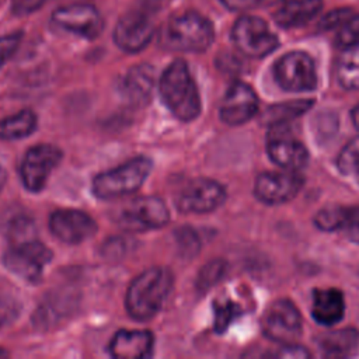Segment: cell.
Instances as JSON below:
<instances>
[{
    "label": "cell",
    "mask_w": 359,
    "mask_h": 359,
    "mask_svg": "<svg viewBox=\"0 0 359 359\" xmlns=\"http://www.w3.org/2000/svg\"><path fill=\"white\" fill-rule=\"evenodd\" d=\"M231 38L236 48L250 57H264L279 45L278 36L269 29L266 21L255 15L240 17L233 25Z\"/></svg>",
    "instance_id": "obj_8"
},
{
    "label": "cell",
    "mask_w": 359,
    "mask_h": 359,
    "mask_svg": "<svg viewBox=\"0 0 359 359\" xmlns=\"http://www.w3.org/2000/svg\"><path fill=\"white\" fill-rule=\"evenodd\" d=\"M213 39L212 22L195 11L172 17L160 35L164 48L180 52H203L212 45Z\"/></svg>",
    "instance_id": "obj_3"
},
{
    "label": "cell",
    "mask_w": 359,
    "mask_h": 359,
    "mask_svg": "<svg viewBox=\"0 0 359 359\" xmlns=\"http://www.w3.org/2000/svg\"><path fill=\"white\" fill-rule=\"evenodd\" d=\"M229 10L241 11L255 7L261 0H220Z\"/></svg>",
    "instance_id": "obj_36"
},
{
    "label": "cell",
    "mask_w": 359,
    "mask_h": 359,
    "mask_svg": "<svg viewBox=\"0 0 359 359\" xmlns=\"http://www.w3.org/2000/svg\"><path fill=\"white\" fill-rule=\"evenodd\" d=\"M258 111V97L255 91L245 83L237 81L227 90L222 105L220 119L230 125L238 126L250 121Z\"/></svg>",
    "instance_id": "obj_16"
},
{
    "label": "cell",
    "mask_w": 359,
    "mask_h": 359,
    "mask_svg": "<svg viewBox=\"0 0 359 359\" xmlns=\"http://www.w3.org/2000/svg\"><path fill=\"white\" fill-rule=\"evenodd\" d=\"M276 83L285 91L303 93L317 87L316 65L310 55L302 50L285 53L273 67Z\"/></svg>",
    "instance_id": "obj_9"
},
{
    "label": "cell",
    "mask_w": 359,
    "mask_h": 359,
    "mask_svg": "<svg viewBox=\"0 0 359 359\" xmlns=\"http://www.w3.org/2000/svg\"><path fill=\"white\" fill-rule=\"evenodd\" d=\"M109 353L121 359H143L153 353V334L147 330H121L109 342Z\"/></svg>",
    "instance_id": "obj_18"
},
{
    "label": "cell",
    "mask_w": 359,
    "mask_h": 359,
    "mask_svg": "<svg viewBox=\"0 0 359 359\" xmlns=\"http://www.w3.org/2000/svg\"><path fill=\"white\" fill-rule=\"evenodd\" d=\"M154 76H153V67L149 65H139L133 66L125 80H123V91L128 95V98L133 102L146 104L150 98L151 90H153Z\"/></svg>",
    "instance_id": "obj_21"
},
{
    "label": "cell",
    "mask_w": 359,
    "mask_h": 359,
    "mask_svg": "<svg viewBox=\"0 0 359 359\" xmlns=\"http://www.w3.org/2000/svg\"><path fill=\"white\" fill-rule=\"evenodd\" d=\"M34 237H36V230L31 219L21 216L14 219V222L10 224V229H8L10 243H18V241H24Z\"/></svg>",
    "instance_id": "obj_30"
},
{
    "label": "cell",
    "mask_w": 359,
    "mask_h": 359,
    "mask_svg": "<svg viewBox=\"0 0 359 359\" xmlns=\"http://www.w3.org/2000/svg\"><path fill=\"white\" fill-rule=\"evenodd\" d=\"M226 199L224 188L209 178L191 181L180 194L178 209L182 213H209Z\"/></svg>",
    "instance_id": "obj_14"
},
{
    "label": "cell",
    "mask_w": 359,
    "mask_h": 359,
    "mask_svg": "<svg viewBox=\"0 0 359 359\" xmlns=\"http://www.w3.org/2000/svg\"><path fill=\"white\" fill-rule=\"evenodd\" d=\"M226 271V264L222 259H215L208 262L199 272L196 285L199 290H206L212 287L215 283L219 282V279L223 276Z\"/></svg>",
    "instance_id": "obj_27"
},
{
    "label": "cell",
    "mask_w": 359,
    "mask_h": 359,
    "mask_svg": "<svg viewBox=\"0 0 359 359\" xmlns=\"http://www.w3.org/2000/svg\"><path fill=\"white\" fill-rule=\"evenodd\" d=\"M52 234L67 244H79L97 231V223L87 213L77 209H59L49 217Z\"/></svg>",
    "instance_id": "obj_15"
},
{
    "label": "cell",
    "mask_w": 359,
    "mask_h": 359,
    "mask_svg": "<svg viewBox=\"0 0 359 359\" xmlns=\"http://www.w3.org/2000/svg\"><path fill=\"white\" fill-rule=\"evenodd\" d=\"M14 313H15V310H14V304L13 303L0 302V325L7 323V318L13 317Z\"/></svg>",
    "instance_id": "obj_37"
},
{
    "label": "cell",
    "mask_w": 359,
    "mask_h": 359,
    "mask_svg": "<svg viewBox=\"0 0 359 359\" xmlns=\"http://www.w3.org/2000/svg\"><path fill=\"white\" fill-rule=\"evenodd\" d=\"M50 259L52 251L34 237L18 243H10L8 250L4 252L3 262L10 272L25 282H36Z\"/></svg>",
    "instance_id": "obj_7"
},
{
    "label": "cell",
    "mask_w": 359,
    "mask_h": 359,
    "mask_svg": "<svg viewBox=\"0 0 359 359\" xmlns=\"http://www.w3.org/2000/svg\"><path fill=\"white\" fill-rule=\"evenodd\" d=\"M302 185L303 177L297 171H268L257 177L254 192L261 202L278 205L293 199Z\"/></svg>",
    "instance_id": "obj_12"
},
{
    "label": "cell",
    "mask_w": 359,
    "mask_h": 359,
    "mask_svg": "<svg viewBox=\"0 0 359 359\" xmlns=\"http://www.w3.org/2000/svg\"><path fill=\"white\" fill-rule=\"evenodd\" d=\"M170 220L165 202L157 196H140L121 206L115 222L126 231H146L160 229Z\"/></svg>",
    "instance_id": "obj_6"
},
{
    "label": "cell",
    "mask_w": 359,
    "mask_h": 359,
    "mask_svg": "<svg viewBox=\"0 0 359 359\" xmlns=\"http://www.w3.org/2000/svg\"><path fill=\"white\" fill-rule=\"evenodd\" d=\"M21 32L0 36V67L13 56L21 42Z\"/></svg>",
    "instance_id": "obj_32"
},
{
    "label": "cell",
    "mask_w": 359,
    "mask_h": 359,
    "mask_svg": "<svg viewBox=\"0 0 359 359\" xmlns=\"http://www.w3.org/2000/svg\"><path fill=\"white\" fill-rule=\"evenodd\" d=\"M266 149L269 158L282 170L297 171L309 161V153L304 144L280 130L271 135Z\"/></svg>",
    "instance_id": "obj_17"
},
{
    "label": "cell",
    "mask_w": 359,
    "mask_h": 359,
    "mask_svg": "<svg viewBox=\"0 0 359 359\" xmlns=\"http://www.w3.org/2000/svg\"><path fill=\"white\" fill-rule=\"evenodd\" d=\"M160 94L165 107L184 122L194 121L201 112V97L195 80L182 59L171 62L160 79Z\"/></svg>",
    "instance_id": "obj_2"
},
{
    "label": "cell",
    "mask_w": 359,
    "mask_h": 359,
    "mask_svg": "<svg viewBox=\"0 0 359 359\" xmlns=\"http://www.w3.org/2000/svg\"><path fill=\"white\" fill-rule=\"evenodd\" d=\"M45 1L46 0H13L11 11L14 15L24 17V15H28V14L36 11L38 8H41Z\"/></svg>",
    "instance_id": "obj_34"
},
{
    "label": "cell",
    "mask_w": 359,
    "mask_h": 359,
    "mask_svg": "<svg viewBox=\"0 0 359 359\" xmlns=\"http://www.w3.org/2000/svg\"><path fill=\"white\" fill-rule=\"evenodd\" d=\"M238 309L233 302L226 303H216L215 304V330L217 332H223L233 318L237 316Z\"/></svg>",
    "instance_id": "obj_31"
},
{
    "label": "cell",
    "mask_w": 359,
    "mask_h": 359,
    "mask_svg": "<svg viewBox=\"0 0 359 359\" xmlns=\"http://www.w3.org/2000/svg\"><path fill=\"white\" fill-rule=\"evenodd\" d=\"M311 105L310 101H294L290 104L275 105L273 108L268 109V122L271 125H283L286 119H293L303 114Z\"/></svg>",
    "instance_id": "obj_26"
},
{
    "label": "cell",
    "mask_w": 359,
    "mask_h": 359,
    "mask_svg": "<svg viewBox=\"0 0 359 359\" xmlns=\"http://www.w3.org/2000/svg\"><path fill=\"white\" fill-rule=\"evenodd\" d=\"M337 43L341 48H348L359 43V14L351 15L337 34Z\"/></svg>",
    "instance_id": "obj_28"
},
{
    "label": "cell",
    "mask_w": 359,
    "mask_h": 359,
    "mask_svg": "<svg viewBox=\"0 0 359 359\" xmlns=\"http://www.w3.org/2000/svg\"><path fill=\"white\" fill-rule=\"evenodd\" d=\"M353 175L356 177V180H358V182H359V164H358V167L355 168V172H353Z\"/></svg>",
    "instance_id": "obj_40"
},
{
    "label": "cell",
    "mask_w": 359,
    "mask_h": 359,
    "mask_svg": "<svg viewBox=\"0 0 359 359\" xmlns=\"http://www.w3.org/2000/svg\"><path fill=\"white\" fill-rule=\"evenodd\" d=\"M323 8V0H285L273 20L282 28H297L310 22Z\"/></svg>",
    "instance_id": "obj_20"
},
{
    "label": "cell",
    "mask_w": 359,
    "mask_h": 359,
    "mask_svg": "<svg viewBox=\"0 0 359 359\" xmlns=\"http://www.w3.org/2000/svg\"><path fill=\"white\" fill-rule=\"evenodd\" d=\"M352 208L345 206H328L317 212L314 216V224L324 230L332 231L337 229H344L352 215Z\"/></svg>",
    "instance_id": "obj_25"
},
{
    "label": "cell",
    "mask_w": 359,
    "mask_h": 359,
    "mask_svg": "<svg viewBox=\"0 0 359 359\" xmlns=\"http://www.w3.org/2000/svg\"><path fill=\"white\" fill-rule=\"evenodd\" d=\"M6 177H7V174H6V168H4L3 161H1V158H0V191H1L3 185H4V182H6Z\"/></svg>",
    "instance_id": "obj_38"
},
{
    "label": "cell",
    "mask_w": 359,
    "mask_h": 359,
    "mask_svg": "<svg viewBox=\"0 0 359 359\" xmlns=\"http://www.w3.org/2000/svg\"><path fill=\"white\" fill-rule=\"evenodd\" d=\"M174 278L170 269L154 266L142 272L126 292V310L136 321H146L156 316L172 289Z\"/></svg>",
    "instance_id": "obj_1"
},
{
    "label": "cell",
    "mask_w": 359,
    "mask_h": 359,
    "mask_svg": "<svg viewBox=\"0 0 359 359\" xmlns=\"http://www.w3.org/2000/svg\"><path fill=\"white\" fill-rule=\"evenodd\" d=\"M345 313V300L341 290L334 287L316 289L313 292V318L323 325L339 323Z\"/></svg>",
    "instance_id": "obj_19"
},
{
    "label": "cell",
    "mask_w": 359,
    "mask_h": 359,
    "mask_svg": "<svg viewBox=\"0 0 359 359\" xmlns=\"http://www.w3.org/2000/svg\"><path fill=\"white\" fill-rule=\"evenodd\" d=\"M346 236L353 243H359V209H353L352 215L344 227Z\"/></svg>",
    "instance_id": "obj_35"
},
{
    "label": "cell",
    "mask_w": 359,
    "mask_h": 359,
    "mask_svg": "<svg viewBox=\"0 0 359 359\" xmlns=\"http://www.w3.org/2000/svg\"><path fill=\"white\" fill-rule=\"evenodd\" d=\"M0 356H7V352H4L3 349H0Z\"/></svg>",
    "instance_id": "obj_41"
},
{
    "label": "cell",
    "mask_w": 359,
    "mask_h": 359,
    "mask_svg": "<svg viewBox=\"0 0 359 359\" xmlns=\"http://www.w3.org/2000/svg\"><path fill=\"white\" fill-rule=\"evenodd\" d=\"M36 115L31 109H22L15 115L0 119V139L14 140L29 136L36 129Z\"/></svg>",
    "instance_id": "obj_22"
},
{
    "label": "cell",
    "mask_w": 359,
    "mask_h": 359,
    "mask_svg": "<svg viewBox=\"0 0 359 359\" xmlns=\"http://www.w3.org/2000/svg\"><path fill=\"white\" fill-rule=\"evenodd\" d=\"M157 8L158 6L153 0H149L126 11L115 25V43L122 50L130 53L146 48L154 32L153 14Z\"/></svg>",
    "instance_id": "obj_5"
},
{
    "label": "cell",
    "mask_w": 359,
    "mask_h": 359,
    "mask_svg": "<svg viewBox=\"0 0 359 359\" xmlns=\"http://www.w3.org/2000/svg\"><path fill=\"white\" fill-rule=\"evenodd\" d=\"M337 77L345 90H359V43L344 48L337 63Z\"/></svg>",
    "instance_id": "obj_23"
},
{
    "label": "cell",
    "mask_w": 359,
    "mask_h": 359,
    "mask_svg": "<svg viewBox=\"0 0 359 359\" xmlns=\"http://www.w3.org/2000/svg\"><path fill=\"white\" fill-rule=\"evenodd\" d=\"M337 164L341 172L346 175H353L355 168L359 164V137H356L345 146V149L341 151L338 157Z\"/></svg>",
    "instance_id": "obj_29"
},
{
    "label": "cell",
    "mask_w": 359,
    "mask_h": 359,
    "mask_svg": "<svg viewBox=\"0 0 359 359\" xmlns=\"http://www.w3.org/2000/svg\"><path fill=\"white\" fill-rule=\"evenodd\" d=\"M262 331L275 342L292 344L302 334V316L297 307L287 299L275 300L264 313Z\"/></svg>",
    "instance_id": "obj_10"
},
{
    "label": "cell",
    "mask_w": 359,
    "mask_h": 359,
    "mask_svg": "<svg viewBox=\"0 0 359 359\" xmlns=\"http://www.w3.org/2000/svg\"><path fill=\"white\" fill-rule=\"evenodd\" d=\"M351 15H353V10L348 8V7H342V8H337L330 11L320 22V27L323 29H332V28H339Z\"/></svg>",
    "instance_id": "obj_33"
},
{
    "label": "cell",
    "mask_w": 359,
    "mask_h": 359,
    "mask_svg": "<svg viewBox=\"0 0 359 359\" xmlns=\"http://www.w3.org/2000/svg\"><path fill=\"white\" fill-rule=\"evenodd\" d=\"M151 171V160L139 156L93 180V194L100 199H115L139 189Z\"/></svg>",
    "instance_id": "obj_4"
},
{
    "label": "cell",
    "mask_w": 359,
    "mask_h": 359,
    "mask_svg": "<svg viewBox=\"0 0 359 359\" xmlns=\"http://www.w3.org/2000/svg\"><path fill=\"white\" fill-rule=\"evenodd\" d=\"M352 121H353L355 128L359 130V105L352 111Z\"/></svg>",
    "instance_id": "obj_39"
},
{
    "label": "cell",
    "mask_w": 359,
    "mask_h": 359,
    "mask_svg": "<svg viewBox=\"0 0 359 359\" xmlns=\"http://www.w3.org/2000/svg\"><path fill=\"white\" fill-rule=\"evenodd\" d=\"M271 3H283L285 0H269Z\"/></svg>",
    "instance_id": "obj_42"
},
{
    "label": "cell",
    "mask_w": 359,
    "mask_h": 359,
    "mask_svg": "<svg viewBox=\"0 0 359 359\" xmlns=\"http://www.w3.org/2000/svg\"><path fill=\"white\" fill-rule=\"evenodd\" d=\"M359 341L358 331L352 328L334 330L321 335L318 344L324 353L331 356H341L351 352Z\"/></svg>",
    "instance_id": "obj_24"
},
{
    "label": "cell",
    "mask_w": 359,
    "mask_h": 359,
    "mask_svg": "<svg viewBox=\"0 0 359 359\" xmlns=\"http://www.w3.org/2000/svg\"><path fill=\"white\" fill-rule=\"evenodd\" d=\"M62 151L52 144L31 147L21 163L20 175L24 187L31 192H39L45 187L50 172L60 163Z\"/></svg>",
    "instance_id": "obj_11"
},
{
    "label": "cell",
    "mask_w": 359,
    "mask_h": 359,
    "mask_svg": "<svg viewBox=\"0 0 359 359\" xmlns=\"http://www.w3.org/2000/svg\"><path fill=\"white\" fill-rule=\"evenodd\" d=\"M52 21L59 28L87 39L97 38L104 28V20L100 11L90 4L60 7L53 11Z\"/></svg>",
    "instance_id": "obj_13"
}]
</instances>
